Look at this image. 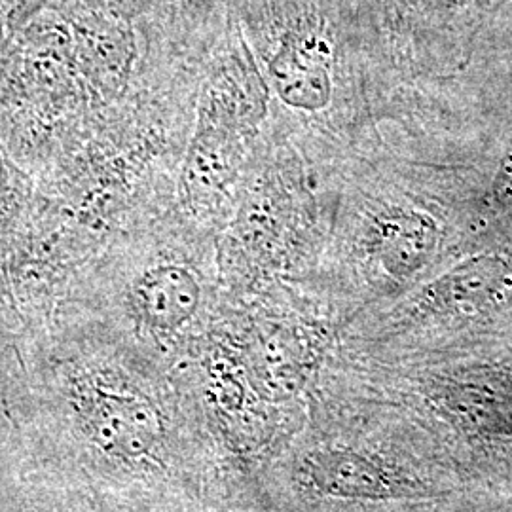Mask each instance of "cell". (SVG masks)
Returning <instances> with one entry per match:
<instances>
[{"label": "cell", "instance_id": "6da1fadb", "mask_svg": "<svg viewBox=\"0 0 512 512\" xmlns=\"http://www.w3.org/2000/svg\"><path fill=\"white\" fill-rule=\"evenodd\" d=\"M69 387L65 401L55 404L59 418L67 420L74 448L90 467L109 475V467H135L160 448L164 420L145 395L105 380Z\"/></svg>", "mask_w": 512, "mask_h": 512}, {"label": "cell", "instance_id": "7a4b0ae2", "mask_svg": "<svg viewBox=\"0 0 512 512\" xmlns=\"http://www.w3.org/2000/svg\"><path fill=\"white\" fill-rule=\"evenodd\" d=\"M268 74L277 97L294 110L319 112L332 97L336 44L327 18L291 6L279 16Z\"/></svg>", "mask_w": 512, "mask_h": 512}, {"label": "cell", "instance_id": "3957f363", "mask_svg": "<svg viewBox=\"0 0 512 512\" xmlns=\"http://www.w3.org/2000/svg\"><path fill=\"white\" fill-rule=\"evenodd\" d=\"M368 253L393 279H408L425 268L439 249V220L423 209L395 207L374 219Z\"/></svg>", "mask_w": 512, "mask_h": 512}, {"label": "cell", "instance_id": "277c9868", "mask_svg": "<svg viewBox=\"0 0 512 512\" xmlns=\"http://www.w3.org/2000/svg\"><path fill=\"white\" fill-rule=\"evenodd\" d=\"M306 486L338 499H384L399 494V482L376 459L351 450H317L304 459Z\"/></svg>", "mask_w": 512, "mask_h": 512}, {"label": "cell", "instance_id": "5b68a950", "mask_svg": "<svg viewBox=\"0 0 512 512\" xmlns=\"http://www.w3.org/2000/svg\"><path fill=\"white\" fill-rule=\"evenodd\" d=\"M509 287L511 270L503 258L475 256L440 275L421 294V304L427 310L475 311L501 298Z\"/></svg>", "mask_w": 512, "mask_h": 512}, {"label": "cell", "instance_id": "8992f818", "mask_svg": "<svg viewBox=\"0 0 512 512\" xmlns=\"http://www.w3.org/2000/svg\"><path fill=\"white\" fill-rule=\"evenodd\" d=\"M202 289L198 279L184 268L164 266L148 274L137 289V308L148 327L175 330L200 306Z\"/></svg>", "mask_w": 512, "mask_h": 512}, {"label": "cell", "instance_id": "52a82bcc", "mask_svg": "<svg viewBox=\"0 0 512 512\" xmlns=\"http://www.w3.org/2000/svg\"><path fill=\"white\" fill-rule=\"evenodd\" d=\"M507 0H421V12L425 18L446 29L473 31L480 19L497 10Z\"/></svg>", "mask_w": 512, "mask_h": 512}, {"label": "cell", "instance_id": "ba28073f", "mask_svg": "<svg viewBox=\"0 0 512 512\" xmlns=\"http://www.w3.org/2000/svg\"><path fill=\"white\" fill-rule=\"evenodd\" d=\"M380 18L393 31H404L421 12V0H372Z\"/></svg>", "mask_w": 512, "mask_h": 512}]
</instances>
